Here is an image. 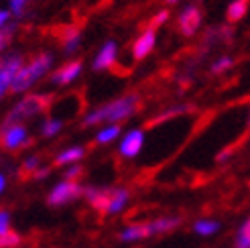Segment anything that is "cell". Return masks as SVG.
<instances>
[{
    "label": "cell",
    "instance_id": "24",
    "mask_svg": "<svg viewBox=\"0 0 250 248\" xmlns=\"http://www.w3.org/2000/svg\"><path fill=\"white\" fill-rule=\"evenodd\" d=\"M189 106H175V108H169L167 112H163L161 116H157L153 120V124H159V122H163V120H169V118H175V116H179V114H185V112H189Z\"/></svg>",
    "mask_w": 250,
    "mask_h": 248
},
{
    "label": "cell",
    "instance_id": "32",
    "mask_svg": "<svg viewBox=\"0 0 250 248\" xmlns=\"http://www.w3.org/2000/svg\"><path fill=\"white\" fill-rule=\"evenodd\" d=\"M10 15H12L10 10H0V29H4L6 24H8V21H10Z\"/></svg>",
    "mask_w": 250,
    "mask_h": 248
},
{
    "label": "cell",
    "instance_id": "7",
    "mask_svg": "<svg viewBox=\"0 0 250 248\" xmlns=\"http://www.w3.org/2000/svg\"><path fill=\"white\" fill-rule=\"evenodd\" d=\"M112 189L114 187H96V185H85L83 187V197L94 209H98L100 214L106 216L110 197H112Z\"/></svg>",
    "mask_w": 250,
    "mask_h": 248
},
{
    "label": "cell",
    "instance_id": "3",
    "mask_svg": "<svg viewBox=\"0 0 250 248\" xmlns=\"http://www.w3.org/2000/svg\"><path fill=\"white\" fill-rule=\"evenodd\" d=\"M51 104V96L47 94H31V96H24L22 100L10 110L6 114L2 126H10V124H21V120H27L31 116H37L45 112Z\"/></svg>",
    "mask_w": 250,
    "mask_h": 248
},
{
    "label": "cell",
    "instance_id": "28",
    "mask_svg": "<svg viewBox=\"0 0 250 248\" xmlns=\"http://www.w3.org/2000/svg\"><path fill=\"white\" fill-rule=\"evenodd\" d=\"M10 230H12L10 228V212L0 207V236H2V234H8Z\"/></svg>",
    "mask_w": 250,
    "mask_h": 248
},
{
    "label": "cell",
    "instance_id": "21",
    "mask_svg": "<svg viewBox=\"0 0 250 248\" xmlns=\"http://www.w3.org/2000/svg\"><path fill=\"white\" fill-rule=\"evenodd\" d=\"M61 128H63V120L47 118L43 122V126H41V136H45V139H53V136H57L61 132Z\"/></svg>",
    "mask_w": 250,
    "mask_h": 248
},
{
    "label": "cell",
    "instance_id": "11",
    "mask_svg": "<svg viewBox=\"0 0 250 248\" xmlns=\"http://www.w3.org/2000/svg\"><path fill=\"white\" fill-rule=\"evenodd\" d=\"M116 57H118V47L114 41H108L104 43V47L98 51L96 59H94V69L100 71V69H110L114 67L116 63Z\"/></svg>",
    "mask_w": 250,
    "mask_h": 248
},
{
    "label": "cell",
    "instance_id": "8",
    "mask_svg": "<svg viewBox=\"0 0 250 248\" xmlns=\"http://www.w3.org/2000/svg\"><path fill=\"white\" fill-rule=\"evenodd\" d=\"M143 145H145V130L143 128H132L122 139L118 151H120L122 157L132 159V157H136V155L143 151Z\"/></svg>",
    "mask_w": 250,
    "mask_h": 248
},
{
    "label": "cell",
    "instance_id": "19",
    "mask_svg": "<svg viewBox=\"0 0 250 248\" xmlns=\"http://www.w3.org/2000/svg\"><path fill=\"white\" fill-rule=\"evenodd\" d=\"M248 4H250V0H234V2L228 6V21L230 22L242 21L244 15L248 12Z\"/></svg>",
    "mask_w": 250,
    "mask_h": 248
},
{
    "label": "cell",
    "instance_id": "4",
    "mask_svg": "<svg viewBox=\"0 0 250 248\" xmlns=\"http://www.w3.org/2000/svg\"><path fill=\"white\" fill-rule=\"evenodd\" d=\"M83 195V187H82V183L80 181H59L57 185H53V189L49 191L47 195V204L51 206V207H61V206H65V204H71V202H76L78 197Z\"/></svg>",
    "mask_w": 250,
    "mask_h": 248
},
{
    "label": "cell",
    "instance_id": "2",
    "mask_svg": "<svg viewBox=\"0 0 250 248\" xmlns=\"http://www.w3.org/2000/svg\"><path fill=\"white\" fill-rule=\"evenodd\" d=\"M51 61H53V57L49 55V53H39L37 57H33L29 63H24V65L19 69L15 82H12L10 92H12V94L27 92L33 83H37V82H39V80L45 76V73L49 71V67H51Z\"/></svg>",
    "mask_w": 250,
    "mask_h": 248
},
{
    "label": "cell",
    "instance_id": "14",
    "mask_svg": "<svg viewBox=\"0 0 250 248\" xmlns=\"http://www.w3.org/2000/svg\"><path fill=\"white\" fill-rule=\"evenodd\" d=\"M130 200V191L128 189H124V187H114L112 189V197H110V204H108V212L106 216H116L120 214L124 207H126Z\"/></svg>",
    "mask_w": 250,
    "mask_h": 248
},
{
    "label": "cell",
    "instance_id": "18",
    "mask_svg": "<svg viewBox=\"0 0 250 248\" xmlns=\"http://www.w3.org/2000/svg\"><path fill=\"white\" fill-rule=\"evenodd\" d=\"M80 41H82V33H80V29H76V27L65 29L63 39H61V43H63V49H65V53H73V51H76L78 45H80Z\"/></svg>",
    "mask_w": 250,
    "mask_h": 248
},
{
    "label": "cell",
    "instance_id": "15",
    "mask_svg": "<svg viewBox=\"0 0 250 248\" xmlns=\"http://www.w3.org/2000/svg\"><path fill=\"white\" fill-rule=\"evenodd\" d=\"M83 157H85V148H83V146H69V148L61 151V153L55 157L53 165H55V167L71 165V163H76V161H82Z\"/></svg>",
    "mask_w": 250,
    "mask_h": 248
},
{
    "label": "cell",
    "instance_id": "27",
    "mask_svg": "<svg viewBox=\"0 0 250 248\" xmlns=\"http://www.w3.org/2000/svg\"><path fill=\"white\" fill-rule=\"evenodd\" d=\"M39 165H41V157H39V155L29 157V159H24V163H22V171H24V173H31V175H33V173H35L37 169H41Z\"/></svg>",
    "mask_w": 250,
    "mask_h": 248
},
{
    "label": "cell",
    "instance_id": "17",
    "mask_svg": "<svg viewBox=\"0 0 250 248\" xmlns=\"http://www.w3.org/2000/svg\"><path fill=\"white\" fill-rule=\"evenodd\" d=\"M222 228V224L218 220H208V218H202V220H197L195 224H193V232L197 234V236H214V234Z\"/></svg>",
    "mask_w": 250,
    "mask_h": 248
},
{
    "label": "cell",
    "instance_id": "35",
    "mask_svg": "<svg viewBox=\"0 0 250 248\" xmlns=\"http://www.w3.org/2000/svg\"><path fill=\"white\" fill-rule=\"evenodd\" d=\"M167 2H169V4H175V2H179V0H167Z\"/></svg>",
    "mask_w": 250,
    "mask_h": 248
},
{
    "label": "cell",
    "instance_id": "33",
    "mask_svg": "<svg viewBox=\"0 0 250 248\" xmlns=\"http://www.w3.org/2000/svg\"><path fill=\"white\" fill-rule=\"evenodd\" d=\"M47 175H49V167H41V169H37V171L33 173V179L39 181V179H45Z\"/></svg>",
    "mask_w": 250,
    "mask_h": 248
},
{
    "label": "cell",
    "instance_id": "25",
    "mask_svg": "<svg viewBox=\"0 0 250 248\" xmlns=\"http://www.w3.org/2000/svg\"><path fill=\"white\" fill-rule=\"evenodd\" d=\"M234 65V59L230 57V55H224V57H220L214 65H211V73H222V71H226V69H230Z\"/></svg>",
    "mask_w": 250,
    "mask_h": 248
},
{
    "label": "cell",
    "instance_id": "10",
    "mask_svg": "<svg viewBox=\"0 0 250 248\" xmlns=\"http://www.w3.org/2000/svg\"><path fill=\"white\" fill-rule=\"evenodd\" d=\"M155 43H157V35H155V29L148 27L145 33H141V37L134 41L132 45V55L134 59H145L146 55H151V51L155 49Z\"/></svg>",
    "mask_w": 250,
    "mask_h": 248
},
{
    "label": "cell",
    "instance_id": "12",
    "mask_svg": "<svg viewBox=\"0 0 250 248\" xmlns=\"http://www.w3.org/2000/svg\"><path fill=\"white\" fill-rule=\"evenodd\" d=\"M82 73V61H69V63L61 65L53 76H51V82L55 85H67L76 80L78 76Z\"/></svg>",
    "mask_w": 250,
    "mask_h": 248
},
{
    "label": "cell",
    "instance_id": "26",
    "mask_svg": "<svg viewBox=\"0 0 250 248\" xmlns=\"http://www.w3.org/2000/svg\"><path fill=\"white\" fill-rule=\"evenodd\" d=\"M12 33H15L12 24H6L4 29H0V51H4V49L10 45V41H12Z\"/></svg>",
    "mask_w": 250,
    "mask_h": 248
},
{
    "label": "cell",
    "instance_id": "5",
    "mask_svg": "<svg viewBox=\"0 0 250 248\" xmlns=\"http://www.w3.org/2000/svg\"><path fill=\"white\" fill-rule=\"evenodd\" d=\"M0 145L6 151H21V148L31 145V136L27 126L22 124H10V126H0Z\"/></svg>",
    "mask_w": 250,
    "mask_h": 248
},
{
    "label": "cell",
    "instance_id": "16",
    "mask_svg": "<svg viewBox=\"0 0 250 248\" xmlns=\"http://www.w3.org/2000/svg\"><path fill=\"white\" fill-rule=\"evenodd\" d=\"M181 226V218L179 216H167V218H157L151 222V230L153 234H165V232H171L175 228Z\"/></svg>",
    "mask_w": 250,
    "mask_h": 248
},
{
    "label": "cell",
    "instance_id": "34",
    "mask_svg": "<svg viewBox=\"0 0 250 248\" xmlns=\"http://www.w3.org/2000/svg\"><path fill=\"white\" fill-rule=\"evenodd\" d=\"M4 187H6V177L2 175V173H0V193L4 191Z\"/></svg>",
    "mask_w": 250,
    "mask_h": 248
},
{
    "label": "cell",
    "instance_id": "29",
    "mask_svg": "<svg viewBox=\"0 0 250 248\" xmlns=\"http://www.w3.org/2000/svg\"><path fill=\"white\" fill-rule=\"evenodd\" d=\"M27 4H29V0H8L10 12H12L15 17H21L22 12H24V8H27Z\"/></svg>",
    "mask_w": 250,
    "mask_h": 248
},
{
    "label": "cell",
    "instance_id": "22",
    "mask_svg": "<svg viewBox=\"0 0 250 248\" xmlns=\"http://www.w3.org/2000/svg\"><path fill=\"white\" fill-rule=\"evenodd\" d=\"M234 248H250V220L242 222L238 232H236Z\"/></svg>",
    "mask_w": 250,
    "mask_h": 248
},
{
    "label": "cell",
    "instance_id": "1",
    "mask_svg": "<svg viewBox=\"0 0 250 248\" xmlns=\"http://www.w3.org/2000/svg\"><path fill=\"white\" fill-rule=\"evenodd\" d=\"M141 108V98L139 94H126L122 98H116L108 104H104L102 108H96L92 110L90 114H85L82 126H96L100 122H112V124H118L122 120L130 118L132 114H136V110Z\"/></svg>",
    "mask_w": 250,
    "mask_h": 248
},
{
    "label": "cell",
    "instance_id": "23",
    "mask_svg": "<svg viewBox=\"0 0 250 248\" xmlns=\"http://www.w3.org/2000/svg\"><path fill=\"white\" fill-rule=\"evenodd\" d=\"M21 234L17 230H10L8 234H2L0 236V248H17L21 244Z\"/></svg>",
    "mask_w": 250,
    "mask_h": 248
},
{
    "label": "cell",
    "instance_id": "13",
    "mask_svg": "<svg viewBox=\"0 0 250 248\" xmlns=\"http://www.w3.org/2000/svg\"><path fill=\"white\" fill-rule=\"evenodd\" d=\"M148 236H153L151 222H145V224H130L128 228H124L118 234V238L122 242H136V240H145Z\"/></svg>",
    "mask_w": 250,
    "mask_h": 248
},
{
    "label": "cell",
    "instance_id": "31",
    "mask_svg": "<svg viewBox=\"0 0 250 248\" xmlns=\"http://www.w3.org/2000/svg\"><path fill=\"white\" fill-rule=\"evenodd\" d=\"M167 19H169V12H167V10H161L159 15H157V17L151 21V29H157V27H161V24H163Z\"/></svg>",
    "mask_w": 250,
    "mask_h": 248
},
{
    "label": "cell",
    "instance_id": "9",
    "mask_svg": "<svg viewBox=\"0 0 250 248\" xmlns=\"http://www.w3.org/2000/svg\"><path fill=\"white\" fill-rule=\"evenodd\" d=\"M199 24H202V10H199L195 4L185 6L179 15V31L185 37H191L199 29Z\"/></svg>",
    "mask_w": 250,
    "mask_h": 248
},
{
    "label": "cell",
    "instance_id": "6",
    "mask_svg": "<svg viewBox=\"0 0 250 248\" xmlns=\"http://www.w3.org/2000/svg\"><path fill=\"white\" fill-rule=\"evenodd\" d=\"M22 57L21 55H8L0 59V98H4L6 92H10L12 82H15L19 69L22 67Z\"/></svg>",
    "mask_w": 250,
    "mask_h": 248
},
{
    "label": "cell",
    "instance_id": "20",
    "mask_svg": "<svg viewBox=\"0 0 250 248\" xmlns=\"http://www.w3.org/2000/svg\"><path fill=\"white\" fill-rule=\"evenodd\" d=\"M122 128H120V124H110V126L102 128L98 134H96V145H108L112 141H116L118 136H120Z\"/></svg>",
    "mask_w": 250,
    "mask_h": 248
},
{
    "label": "cell",
    "instance_id": "30",
    "mask_svg": "<svg viewBox=\"0 0 250 248\" xmlns=\"http://www.w3.org/2000/svg\"><path fill=\"white\" fill-rule=\"evenodd\" d=\"M82 175H83V167H82V165H71L69 169H65L63 179H67V181H78Z\"/></svg>",
    "mask_w": 250,
    "mask_h": 248
},
{
    "label": "cell",
    "instance_id": "36",
    "mask_svg": "<svg viewBox=\"0 0 250 248\" xmlns=\"http://www.w3.org/2000/svg\"><path fill=\"white\" fill-rule=\"evenodd\" d=\"M248 128H250V112H248Z\"/></svg>",
    "mask_w": 250,
    "mask_h": 248
}]
</instances>
